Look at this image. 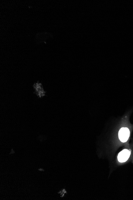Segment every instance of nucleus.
<instances>
[{
	"label": "nucleus",
	"mask_w": 133,
	"mask_h": 200,
	"mask_svg": "<svg viewBox=\"0 0 133 200\" xmlns=\"http://www.w3.org/2000/svg\"><path fill=\"white\" fill-rule=\"evenodd\" d=\"M35 93L39 98H42L46 96V92L44 89L42 85L39 82H37L33 85Z\"/></svg>",
	"instance_id": "f257e3e1"
},
{
	"label": "nucleus",
	"mask_w": 133,
	"mask_h": 200,
	"mask_svg": "<svg viewBox=\"0 0 133 200\" xmlns=\"http://www.w3.org/2000/svg\"><path fill=\"white\" fill-rule=\"evenodd\" d=\"M130 135V130L128 128H122L119 132V138L122 142H125L128 141Z\"/></svg>",
	"instance_id": "f03ea898"
},
{
	"label": "nucleus",
	"mask_w": 133,
	"mask_h": 200,
	"mask_svg": "<svg viewBox=\"0 0 133 200\" xmlns=\"http://www.w3.org/2000/svg\"><path fill=\"white\" fill-rule=\"evenodd\" d=\"M131 152L128 150L125 149L123 150L119 153L118 159L119 161L121 163H123L128 160L130 155Z\"/></svg>",
	"instance_id": "7ed1b4c3"
},
{
	"label": "nucleus",
	"mask_w": 133,
	"mask_h": 200,
	"mask_svg": "<svg viewBox=\"0 0 133 200\" xmlns=\"http://www.w3.org/2000/svg\"><path fill=\"white\" fill-rule=\"evenodd\" d=\"M39 170L40 171H42V170L43 171H44V170H42V169H39Z\"/></svg>",
	"instance_id": "20e7f679"
}]
</instances>
